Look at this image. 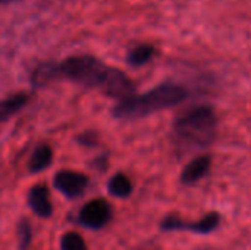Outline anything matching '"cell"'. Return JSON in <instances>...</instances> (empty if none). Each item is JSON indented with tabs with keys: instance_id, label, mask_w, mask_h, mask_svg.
Segmentation results:
<instances>
[{
	"instance_id": "obj_1",
	"label": "cell",
	"mask_w": 251,
	"mask_h": 250,
	"mask_svg": "<svg viewBox=\"0 0 251 250\" xmlns=\"http://www.w3.org/2000/svg\"><path fill=\"white\" fill-rule=\"evenodd\" d=\"M34 75L38 83L65 77L88 87H97L106 94L119 99L134 94V84L122 71L106 66L93 56H72L60 65H46Z\"/></svg>"
},
{
	"instance_id": "obj_2",
	"label": "cell",
	"mask_w": 251,
	"mask_h": 250,
	"mask_svg": "<svg viewBox=\"0 0 251 250\" xmlns=\"http://www.w3.org/2000/svg\"><path fill=\"white\" fill-rule=\"evenodd\" d=\"M188 91L178 84H160L140 96L131 94L121 99L113 109V115L122 119L143 118L182 103Z\"/></svg>"
},
{
	"instance_id": "obj_3",
	"label": "cell",
	"mask_w": 251,
	"mask_h": 250,
	"mask_svg": "<svg viewBox=\"0 0 251 250\" xmlns=\"http://www.w3.org/2000/svg\"><path fill=\"white\" fill-rule=\"evenodd\" d=\"M178 139L191 147H206L216 139L218 116L213 108L201 105L184 112L174 125Z\"/></svg>"
},
{
	"instance_id": "obj_4",
	"label": "cell",
	"mask_w": 251,
	"mask_h": 250,
	"mask_svg": "<svg viewBox=\"0 0 251 250\" xmlns=\"http://www.w3.org/2000/svg\"><path fill=\"white\" fill-rule=\"evenodd\" d=\"M219 212H209L199 221H187L178 215H168L160 222L162 231H190L196 234H210L221 225Z\"/></svg>"
},
{
	"instance_id": "obj_5",
	"label": "cell",
	"mask_w": 251,
	"mask_h": 250,
	"mask_svg": "<svg viewBox=\"0 0 251 250\" xmlns=\"http://www.w3.org/2000/svg\"><path fill=\"white\" fill-rule=\"evenodd\" d=\"M112 215V206L104 199H93L81 208L78 214V221L85 228L101 230L110 222Z\"/></svg>"
},
{
	"instance_id": "obj_6",
	"label": "cell",
	"mask_w": 251,
	"mask_h": 250,
	"mask_svg": "<svg viewBox=\"0 0 251 250\" xmlns=\"http://www.w3.org/2000/svg\"><path fill=\"white\" fill-rule=\"evenodd\" d=\"M54 187L65 194L66 197H78L81 196L87 186H88V177L76 172V171H60L54 175Z\"/></svg>"
},
{
	"instance_id": "obj_7",
	"label": "cell",
	"mask_w": 251,
	"mask_h": 250,
	"mask_svg": "<svg viewBox=\"0 0 251 250\" xmlns=\"http://www.w3.org/2000/svg\"><path fill=\"white\" fill-rule=\"evenodd\" d=\"M28 205L32 212L40 218H50L53 214V205L49 189L46 186H35L28 193Z\"/></svg>"
},
{
	"instance_id": "obj_8",
	"label": "cell",
	"mask_w": 251,
	"mask_h": 250,
	"mask_svg": "<svg viewBox=\"0 0 251 250\" xmlns=\"http://www.w3.org/2000/svg\"><path fill=\"white\" fill-rule=\"evenodd\" d=\"M210 167H212V158L209 155H203V156L193 159L184 168V171L181 174V183L185 186H193V184L199 183L209 174Z\"/></svg>"
},
{
	"instance_id": "obj_9",
	"label": "cell",
	"mask_w": 251,
	"mask_h": 250,
	"mask_svg": "<svg viewBox=\"0 0 251 250\" xmlns=\"http://www.w3.org/2000/svg\"><path fill=\"white\" fill-rule=\"evenodd\" d=\"M51 161H53L51 147L47 146V144H41L34 150V153H32V156L29 159V165H28L29 171L31 172H41V171H44L46 168L50 167Z\"/></svg>"
},
{
	"instance_id": "obj_10",
	"label": "cell",
	"mask_w": 251,
	"mask_h": 250,
	"mask_svg": "<svg viewBox=\"0 0 251 250\" xmlns=\"http://www.w3.org/2000/svg\"><path fill=\"white\" fill-rule=\"evenodd\" d=\"M107 189H109V193L115 197H119V199H125V197H129L132 194V183L131 180L119 172V174H115L110 180H109V184H107Z\"/></svg>"
},
{
	"instance_id": "obj_11",
	"label": "cell",
	"mask_w": 251,
	"mask_h": 250,
	"mask_svg": "<svg viewBox=\"0 0 251 250\" xmlns=\"http://www.w3.org/2000/svg\"><path fill=\"white\" fill-rule=\"evenodd\" d=\"M26 102H28V97L25 94H15L4 100H0V122L6 121L9 116L21 111L26 105Z\"/></svg>"
},
{
	"instance_id": "obj_12",
	"label": "cell",
	"mask_w": 251,
	"mask_h": 250,
	"mask_svg": "<svg viewBox=\"0 0 251 250\" xmlns=\"http://www.w3.org/2000/svg\"><path fill=\"white\" fill-rule=\"evenodd\" d=\"M154 53H156V50H154L153 46H150V44H140V46L134 47L128 53V63H131L132 66L146 65L147 62L151 60Z\"/></svg>"
},
{
	"instance_id": "obj_13",
	"label": "cell",
	"mask_w": 251,
	"mask_h": 250,
	"mask_svg": "<svg viewBox=\"0 0 251 250\" xmlns=\"http://www.w3.org/2000/svg\"><path fill=\"white\" fill-rule=\"evenodd\" d=\"M60 250H88V248L81 234L68 231L60 239Z\"/></svg>"
},
{
	"instance_id": "obj_14",
	"label": "cell",
	"mask_w": 251,
	"mask_h": 250,
	"mask_svg": "<svg viewBox=\"0 0 251 250\" xmlns=\"http://www.w3.org/2000/svg\"><path fill=\"white\" fill-rule=\"evenodd\" d=\"M32 240V228L28 221H21L18 225V243H19V250H26L31 245Z\"/></svg>"
},
{
	"instance_id": "obj_15",
	"label": "cell",
	"mask_w": 251,
	"mask_h": 250,
	"mask_svg": "<svg viewBox=\"0 0 251 250\" xmlns=\"http://www.w3.org/2000/svg\"><path fill=\"white\" fill-rule=\"evenodd\" d=\"M9 1H13V0H0V4H3V3H9Z\"/></svg>"
},
{
	"instance_id": "obj_16",
	"label": "cell",
	"mask_w": 251,
	"mask_h": 250,
	"mask_svg": "<svg viewBox=\"0 0 251 250\" xmlns=\"http://www.w3.org/2000/svg\"><path fill=\"white\" fill-rule=\"evenodd\" d=\"M201 250H209V249H201Z\"/></svg>"
}]
</instances>
